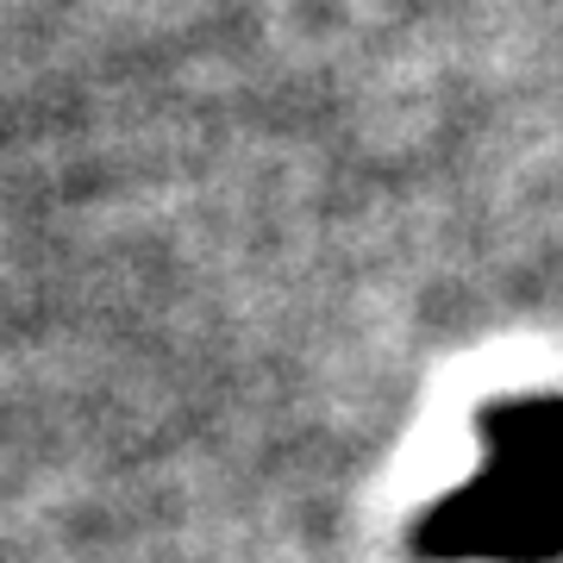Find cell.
Wrapping results in <instances>:
<instances>
[{
    "label": "cell",
    "mask_w": 563,
    "mask_h": 563,
    "mask_svg": "<svg viewBox=\"0 0 563 563\" xmlns=\"http://www.w3.org/2000/svg\"><path fill=\"white\" fill-rule=\"evenodd\" d=\"M483 457H520L563 470V395H501L483 407Z\"/></svg>",
    "instance_id": "obj_2"
},
{
    "label": "cell",
    "mask_w": 563,
    "mask_h": 563,
    "mask_svg": "<svg viewBox=\"0 0 563 563\" xmlns=\"http://www.w3.org/2000/svg\"><path fill=\"white\" fill-rule=\"evenodd\" d=\"M407 544L426 563H563V470L483 457L413 520Z\"/></svg>",
    "instance_id": "obj_1"
}]
</instances>
